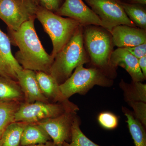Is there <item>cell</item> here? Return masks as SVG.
Wrapping results in <instances>:
<instances>
[{
	"mask_svg": "<svg viewBox=\"0 0 146 146\" xmlns=\"http://www.w3.org/2000/svg\"><path fill=\"white\" fill-rule=\"evenodd\" d=\"M122 110L135 146H146L145 127L134 117L133 112L123 107Z\"/></svg>",
	"mask_w": 146,
	"mask_h": 146,
	"instance_id": "ac0fdd59",
	"label": "cell"
},
{
	"mask_svg": "<svg viewBox=\"0 0 146 146\" xmlns=\"http://www.w3.org/2000/svg\"><path fill=\"white\" fill-rule=\"evenodd\" d=\"M127 104L133 110V115L145 127H146V102H129Z\"/></svg>",
	"mask_w": 146,
	"mask_h": 146,
	"instance_id": "d4e9b609",
	"label": "cell"
},
{
	"mask_svg": "<svg viewBox=\"0 0 146 146\" xmlns=\"http://www.w3.org/2000/svg\"><path fill=\"white\" fill-rule=\"evenodd\" d=\"M111 67L116 70L122 67L130 76L133 82H143L145 80L138 64V59L125 48H118L113 51L110 58Z\"/></svg>",
	"mask_w": 146,
	"mask_h": 146,
	"instance_id": "4fadbf2b",
	"label": "cell"
},
{
	"mask_svg": "<svg viewBox=\"0 0 146 146\" xmlns=\"http://www.w3.org/2000/svg\"><path fill=\"white\" fill-rule=\"evenodd\" d=\"M80 120L77 115L73 122L72 128V138L70 143H64V146H101L87 138L80 128Z\"/></svg>",
	"mask_w": 146,
	"mask_h": 146,
	"instance_id": "603a6c76",
	"label": "cell"
},
{
	"mask_svg": "<svg viewBox=\"0 0 146 146\" xmlns=\"http://www.w3.org/2000/svg\"><path fill=\"white\" fill-rule=\"evenodd\" d=\"M25 146H56L54 145L53 142L49 141L44 144H35V145H29Z\"/></svg>",
	"mask_w": 146,
	"mask_h": 146,
	"instance_id": "f546056e",
	"label": "cell"
},
{
	"mask_svg": "<svg viewBox=\"0 0 146 146\" xmlns=\"http://www.w3.org/2000/svg\"><path fill=\"white\" fill-rule=\"evenodd\" d=\"M17 81L24 94L25 102H50L42 94L36 78V72L23 69L17 73Z\"/></svg>",
	"mask_w": 146,
	"mask_h": 146,
	"instance_id": "5bb4252c",
	"label": "cell"
},
{
	"mask_svg": "<svg viewBox=\"0 0 146 146\" xmlns=\"http://www.w3.org/2000/svg\"><path fill=\"white\" fill-rule=\"evenodd\" d=\"M39 5L50 11L55 13L63 3V0H39Z\"/></svg>",
	"mask_w": 146,
	"mask_h": 146,
	"instance_id": "484cf974",
	"label": "cell"
},
{
	"mask_svg": "<svg viewBox=\"0 0 146 146\" xmlns=\"http://www.w3.org/2000/svg\"><path fill=\"white\" fill-rule=\"evenodd\" d=\"M23 99L18 81L0 76V102H21Z\"/></svg>",
	"mask_w": 146,
	"mask_h": 146,
	"instance_id": "e0dca14e",
	"label": "cell"
},
{
	"mask_svg": "<svg viewBox=\"0 0 146 146\" xmlns=\"http://www.w3.org/2000/svg\"><path fill=\"white\" fill-rule=\"evenodd\" d=\"M36 18L51 39L53 50L51 55L54 58L80 26L75 20L63 18L41 6L37 9Z\"/></svg>",
	"mask_w": 146,
	"mask_h": 146,
	"instance_id": "277c9868",
	"label": "cell"
},
{
	"mask_svg": "<svg viewBox=\"0 0 146 146\" xmlns=\"http://www.w3.org/2000/svg\"><path fill=\"white\" fill-rule=\"evenodd\" d=\"M33 17L24 23L16 31L8 29L12 45L19 50L15 58L23 69L42 72L50 74L54 57L45 51L35 31Z\"/></svg>",
	"mask_w": 146,
	"mask_h": 146,
	"instance_id": "6da1fadb",
	"label": "cell"
},
{
	"mask_svg": "<svg viewBox=\"0 0 146 146\" xmlns=\"http://www.w3.org/2000/svg\"><path fill=\"white\" fill-rule=\"evenodd\" d=\"M83 27L80 25L72 38L55 56L50 74L60 85L78 66L89 63L90 58L84 45Z\"/></svg>",
	"mask_w": 146,
	"mask_h": 146,
	"instance_id": "3957f363",
	"label": "cell"
},
{
	"mask_svg": "<svg viewBox=\"0 0 146 146\" xmlns=\"http://www.w3.org/2000/svg\"><path fill=\"white\" fill-rule=\"evenodd\" d=\"M39 6L29 0H0V19L8 30L16 31L24 23L36 17Z\"/></svg>",
	"mask_w": 146,
	"mask_h": 146,
	"instance_id": "52a82bcc",
	"label": "cell"
},
{
	"mask_svg": "<svg viewBox=\"0 0 146 146\" xmlns=\"http://www.w3.org/2000/svg\"><path fill=\"white\" fill-rule=\"evenodd\" d=\"M110 32L114 46L118 48L135 46L146 42V30L137 27L119 25Z\"/></svg>",
	"mask_w": 146,
	"mask_h": 146,
	"instance_id": "8fae6325",
	"label": "cell"
},
{
	"mask_svg": "<svg viewBox=\"0 0 146 146\" xmlns=\"http://www.w3.org/2000/svg\"><path fill=\"white\" fill-rule=\"evenodd\" d=\"M29 1L34 2L38 4V5H39V0H29Z\"/></svg>",
	"mask_w": 146,
	"mask_h": 146,
	"instance_id": "4dcf8cb0",
	"label": "cell"
},
{
	"mask_svg": "<svg viewBox=\"0 0 146 146\" xmlns=\"http://www.w3.org/2000/svg\"><path fill=\"white\" fill-rule=\"evenodd\" d=\"M21 103L20 101L0 102V138L7 126L15 122V115Z\"/></svg>",
	"mask_w": 146,
	"mask_h": 146,
	"instance_id": "ffe728a7",
	"label": "cell"
},
{
	"mask_svg": "<svg viewBox=\"0 0 146 146\" xmlns=\"http://www.w3.org/2000/svg\"><path fill=\"white\" fill-rule=\"evenodd\" d=\"M27 124L15 122L9 125L0 138V146H20L21 135Z\"/></svg>",
	"mask_w": 146,
	"mask_h": 146,
	"instance_id": "44dd1931",
	"label": "cell"
},
{
	"mask_svg": "<svg viewBox=\"0 0 146 146\" xmlns=\"http://www.w3.org/2000/svg\"><path fill=\"white\" fill-rule=\"evenodd\" d=\"M124 2L130 4H138L146 5V0H122Z\"/></svg>",
	"mask_w": 146,
	"mask_h": 146,
	"instance_id": "f1b7e54d",
	"label": "cell"
},
{
	"mask_svg": "<svg viewBox=\"0 0 146 146\" xmlns=\"http://www.w3.org/2000/svg\"><path fill=\"white\" fill-rule=\"evenodd\" d=\"M80 65L75 69L74 73L63 83L59 85L60 91L65 98L76 94L85 95L94 86L111 87L113 79L110 78L98 68H84Z\"/></svg>",
	"mask_w": 146,
	"mask_h": 146,
	"instance_id": "5b68a950",
	"label": "cell"
},
{
	"mask_svg": "<svg viewBox=\"0 0 146 146\" xmlns=\"http://www.w3.org/2000/svg\"><path fill=\"white\" fill-rule=\"evenodd\" d=\"M99 17L105 29L110 31L114 27L126 25L136 27L127 16L121 0H84Z\"/></svg>",
	"mask_w": 146,
	"mask_h": 146,
	"instance_id": "ba28073f",
	"label": "cell"
},
{
	"mask_svg": "<svg viewBox=\"0 0 146 146\" xmlns=\"http://www.w3.org/2000/svg\"><path fill=\"white\" fill-rule=\"evenodd\" d=\"M98 121L100 125L107 130L115 129L119 125V118L110 112H101L98 116Z\"/></svg>",
	"mask_w": 146,
	"mask_h": 146,
	"instance_id": "cb8c5ba5",
	"label": "cell"
},
{
	"mask_svg": "<svg viewBox=\"0 0 146 146\" xmlns=\"http://www.w3.org/2000/svg\"><path fill=\"white\" fill-rule=\"evenodd\" d=\"M138 64L141 72L146 78V56L138 59Z\"/></svg>",
	"mask_w": 146,
	"mask_h": 146,
	"instance_id": "83f0119b",
	"label": "cell"
},
{
	"mask_svg": "<svg viewBox=\"0 0 146 146\" xmlns=\"http://www.w3.org/2000/svg\"><path fill=\"white\" fill-rule=\"evenodd\" d=\"M35 72L36 80L42 94L50 103H63L69 100L63 96L59 84L52 76L44 72Z\"/></svg>",
	"mask_w": 146,
	"mask_h": 146,
	"instance_id": "9a60e30c",
	"label": "cell"
},
{
	"mask_svg": "<svg viewBox=\"0 0 146 146\" xmlns=\"http://www.w3.org/2000/svg\"><path fill=\"white\" fill-rule=\"evenodd\" d=\"M125 48L138 59L146 56V42L135 46Z\"/></svg>",
	"mask_w": 146,
	"mask_h": 146,
	"instance_id": "4316f807",
	"label": "cell"
},
{
	"mask_svg": "<svg viewBox=\"0 0 146 146\" xmlns=\"http://www.w3.org/2000/svg\"><path fill=\"white\" fill-rule=\"evenodd\" d=\"M120 88L123 92L125 102H146V84L141 82L131 81L130 83L121 80Z\"/></svg>",
	"mask_w": 146,
	"mask_h": 146,
	"instance_id": "d6986e66",
	"label": "cell"
},
{
	"mask_svg": "<svg viewBox=\"0 0 146 146\" xmlns=\"http://www.w3.org/2000/svg\"><path fill=\"white\" fill-rule=\"evenodd\" d=\"M124 10L131 21L137 27L146 30V5L130 4L121 0Z\"/></svg>",
	"mask_w": 146,
	"mask_h": 146,
	"instance_id": "7402d4cb",
	"label": "cell"
},
{
	"mask_svg": "<svg viewBox=\"0 0 146 146\" xmlns=\"http://www.w3.org/2000/svg\"><path fill=\"white\" fill-rule=\"evenodd\" d=\"M51 140L44 129L36 123H27L21 135L20 146L44 144Z\"/></svg>",
	"mask_w": 146,
	"mask_h": 146,
	"instance_id": "2e32d148",
	"label": "cell"
},
{
	"mask_svg": "<svg viewBox=\"0 0 146 146\" xmlns=\"http://www.w3.org/2000/svg\"><path fill=\"white\" fill-rule=\"evenodd\" d=\"M23 69L12 54L9 37L0 29V76L18 81L17 72Z\"/></svg>",
	"mask_w": 146,
	"mask_h": 146,
	"instance_id": "7c38bea8",
	"label": "cell"
},
{
	"mask_svg": "<svg viewBox=\"0 0 146 146\" xmlns=\"http://www.w3.org/2000/svg\"><path fill=\"white\" fill-rule=\"evenodd\" d=\"M77 111H69L62 115L36 123L43 128L56 146L71 141L73 122Z\"/></svg>",
	"mask_w": 146,
	"mask_h": 146,
	"instance_id": "9c48e42d",
	"label": "cell"
},
{
	"mask_svg": "<svg viewBox=\"0 0 146 146\" xmlns=\"http://www.w3.org/2000/svg\"><path fill=\"white\" fill-rule=\"evenodd\" d=\"M84 45L92 67L101 70L110 78L117 75L111 67L110 58L115 46L110 31L99 26L83 27Z\"/></svg>",
	"mask_w": 146,
	"mask_h": 146,
	"instance_id": "7a4b0ae2",
	"label": "cell"
},
{
	"mask_svg": "<svg viewBox=\"0 0 146 146\" xmlns=\"http://www.w3.org/2000/svg\"></svg>",
	"mask_w": 146,
	"mask_h": 146,
	"instance_id": "1f68e13d",
	"label": "cell"
},
{
	"mask_svg": "<svg viewBox=\"0 0 146 146\" xmlns=\"http://www.w3.org/2000/svg\"><path fill=\"white\" fill-rule=\"evenodd\" d=\"M79 110L77 106L69 100L57 103L41 102L23 103L16 113L15 122L36 123L58 117L68 111H77Z\"/></svg>",
	"mask_w": 146,
	"mask_h": 146,
	"instance_id": "8992f818",
	"label": "cell"
},
{
	"mask_svg": "<svg viewBox=\"0 0 146 146\" xmlns=\"http://www.w3.org/2000/svg\"><path fill=\"white\" fill-rule=\"evenodd\" d=\"M54 13L74 19L82 27L93 25L105 28L99 17L84 3L83 0H65Z\"/></svg>",
	"mask_w": 146,
	"mask_h": 146,
	"instance_id": "30bf717a",
	"label": "cell"
}]
</instances>
